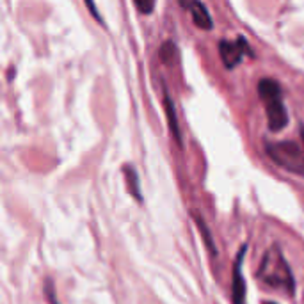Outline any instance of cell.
<instances>
[{"mask_svg":"<svg viewBox=\"0 0 304 304\" xmlns=\"http://www.w3.org/2000/svg\"><path fill=\"white\" fill-rule=\"evenodd\" d=\"M123 172H125L126 183H128V192L132 194V196L139 203H141L142 201V194H141V190H139V178H137V172H135V169L132 166H125V167H123Z\"/></svg>","mask_w":304,"mask_h":304,"instance_id":"cell-8","label":"cell"},{"mask_svg":"<svg viewBox=\"0 0 304 304\" xmlns=\"http://www.w3.org/2000/svg\"><path fill=\"white\" fill-rule=\"evenodd\" d=\"M258 277L267 287L283 288V290L287 288L288 292H294V276H292L290 267L277 246H274L272 249L265 253L260 270H258Z\"/></svg>","mask_w":304,"mask_h":304,"instance_id":"cell-1","label":"cell"},{"mask_svg":"<svg viewBox=\"0 0 304 304\" xmlns=\"http://www.w3.org/2000/svg\"><path fill=\"white\" fill-rule=\"evenodd\" d=\"M246 249L247 247L244 246L238 251L236 260L233 264V279H231V301H233V304H244V299H246V283H244L242 277V262Z\"/></svg>","mask_w":304,"mask_h":304,"instance_id":"cell-5","label":"cell"},{"mask_svg":"<svg viewBox=\"0 0 304 304\" xmlns=\"http://www.w3.org/2000/svg\"><path fill=\"white\" fill-rule=\"evenodd\" d=\"M183 7L190 11V16H192V21L196 27L203 29V31H210L213 27V20L210 16L208 9H206L205 4L201 2H182Z\"/></svg>","mask_w":304,"mask_h":304,"instance_id":"cell-6","label":"cell"},{"mask_svg":"<svg viewBox=\"0 0 304 304\" xmlns=\"http://www.w3.org/2000/svg\"><path fill=\"white\" fill-rule=\"evenodd\" d=\"M164 108H166L167 121H169V126H171L172 137H175L176 144H182V135H180V128H178V119H176L175 103H172V100H171V96H169L166 88H164Z\"/></svg>","mask_w":304,"mask_h":304,"instance_id":"cell-7","label":"cell"},{"mask_svg":"<svg viewBox=\"0 0 304 304\" xmlns=\"http://www.w3.org/2000/svg\"><path fill=\"white\" fill-rule=\"evenodd\" d=\"M194 219H196V224H198V228H200V233L203 235V240H205V246L208 247V251L210 253L215 256L217 254V249H215V246H213V240H212V235L208 233V228H206V224H205V221L201 219L198 213H194Z\"/></svg>","mask_w":304,"mask_h":304,"instance_id":"cell-9","label":"cell"},{"mask_svg":"<svg viewBox=\"0 0 304 304\" xmlns=\"http://www.w3.org/2000/svg\"><path fill=\"white\" fill-rule=\"evenodd\" d=\"M135 7H137L141 13L148 14V13H151V11H153L155 4H153V2H141V0H135Z\"/></svg>","mask_w":304,"mask_h":304,"instance_id":"cell-10","label":"cell"},{"mask_svg":"<svg viewBox=\"0 0 304 304\" xmlns=\"http://www.w3.org/2000/svg\"><path fill=\"white\" fill-rule=\"evenodd\" d=\"M267 304H276V302H267Z\"/></svg>","mask_w":304,"mask_h":304,"instance_id":"cell-12","label":"cell"},{"mask_svg":"<svg viewBox=\"0 0 304 304\" xmlns=\"http://www.w3.org/2000/svg\"><path fill=\"white\" fill-rule=\"evenodd\" d=\"M267 155L288 172L304 176V146L297 141H277L265 144Z\"/></svg>","mask_w":304,"mask_h":304,"instance_id":"cell-3","label":"cell"},{"mask_svg":"<svg viewBox=\"0 0 304 304\" xmlns=\"http://www.w3.org/2000/svg\"><path fill=\"white\" fill-rule=\"evenodd\" d=\"M258 95L267 111V125L272 132H279L287 126L288 114L287 108L281 100V88L279 82L274 78H262L258 82Z\"/></svg>","mask_w":304,"mask_h":304,"instance_id":"cell-2","label":"cell"},{"mask_svg":"<svg viewBox=\"0 0 304 304\" xmlns=\"http://www.w3.org/2000/svg\"><path fill=\"white\" fill-rule=\"evenodd\" d=\"M85 6H88V9H89V11H91V13H93V16H95L96 20H100V21H101V18L98 16V11L95 9V4H93V2H88V4H85Z\"/></svg>","mask_w":304,"mask_h":304,"instance_id":"cell-11","label":"cell"},{"mask_svg":"<svg viewBox=\"0 0 304 304\" xmlns=\"http://www.w3.org/2000/svg\"><path fill=\"white\" fill-rule=\"evenodd\" d=\"M251 54L249 47H247L246 39L244 37H236L235 41H226L223 39L219 43V55L223 59V64L231 70V68L238 66L244 59V54Z\"/></svg>","mask_w":304,"mask_h":304,"instance_id":"cell-4","label":"cell"}]
</instances>
